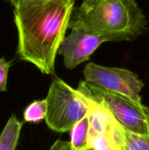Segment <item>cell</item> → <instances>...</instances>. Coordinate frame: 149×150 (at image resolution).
Listing matches in <instances>:
<instances>
[{
    "instance_id": "2",
    "label": "cell",
    "mask_w": 149,
    "mask_h": 150,
    "mask_svg": "<svg viewBox=\"0 0 149 150\" xmlns=\"http://www.w3.org/2000/svg\"><path fill=\"white\" fill-rule=\"evenodd\" d=\"M147 21L136 0H82L69 28H80L105 42L132 41L146 30Z\"/></svg>"
},
{
    "instance_id": "12",
    "label": "cell",
    "mask_w": 149,
    "mask_h": 150,
    "mask_svg": "<svg viewBox=\"0 0 149 150\" xmlns=\"http://www.w3.org/2000/svg\"><path fill=\"white\" fill-rule=\"evenodd\" d=\"M12 65V61H7L4 57H0V92L7 90L8 72Z\"/></svg>"
},
{
    "instance_id": "9",
    "label": "cell",
    "mask_w": 149,
    "mask_h": 150,
    "mask_svg": "<svg viewBox=\"0 0 149 150\" xmlns=\"http://www.w3.org/2000/svg\"><path fill=\"white\" fill-rule=\"evenodd\" d=\"M21 129L22 123L15 116L10 117L0 135V150H15Z\"/></svg>"
},
{
    "instance_id": "10",
    "label": "cell",
    "mask_w": 149,
    "mask_h": 150,
    "mask_svg": "<svg viewBox=\"0 0 149 150\" xmlns=\"http://www.w3.org/2000/svg\"><path fill=\"white\" fill-rule=\"evenodd\" d=\"M46 99L35 100L29 104L23 112L24 120L27 122L38 123L44 120L46 116Z\"/></svg>"
},
{
    "instance_id": "6",
    "label": "cell",
    "mask_w": 149,
    "mask_h": 150,
    "mask_svg": "<svg viewBox=\"0 0 149 150\" xmlns=\"http://www.w3.org/2000/svg\"><path fill=\"white\" fill-rule=\"evenodd\" d=\"M105 42L99 37L91 35L80 28H74L68 36H65L58 54L63 57L66 68L73 70L89 60L91 55Z\"/></svg>"
},
{
    "instance_id": "7",
    "label": "cell",
    "mask_w": 149,
    "mask_h": 150,
    "mask_svg": "<svg viewBox=\"0 0 149 150\" xmlns=\"http://www.w3.org/2000/svg\"><path fill=\"white\" fill-rule=\"evenodd\" d=\"M112 135L120 150H149V135L144 136L129 131L112 115Z\"/></svg>"
},
{
    "instance_id": "4",
    "label": "cell",
    "mask_w": 149,
    "mask_h": 150,
    "mask_svg": "<svg viewBox=\"0 0 149 150\" xmlns=\"http://www.w3.org/2000/svg\"><path fill=\"white\" fill-rule=\"evenodd\" d=\"M45 99V122L50 129L58 133L70 131L89 112L87 99L59 78L53 79Z\"/></svg>"
},
{
    "instance_id": "15",
    "label": "cell",
    "mask_w": 149,
    "mask_h": 150,
    "mask_svg": "<svg viewBox=\"0 0 149 150\" xmlns=\"http://www.w3.org/2000/svg\"><path fill=\"white\" fill-rule=\"evenodd\" d=\"M148 125H149V122H148Z\"/></svg>"
},
{
    "instance_id": "5",
    "label": "cell",
    "mask_w": 149,
    "mask_h": 150,
    "mask_svg": "<svg viewBox=\"0 0 149 150\" xmlns=\"http://www.w3.org/2000/svg\"><path fill=\"white\" fill-rule=\"evenodd\" d=\"M83 74L86 81L123 95L137 104H143L140 92L144 83L133 72L127 69L104 67L90 62L85 67Z\"/></svg>"
},
{
    "instance_id": "14",
    "label": "cell",
    "mask_w": 149,
    "mask_h": 150,
    "mask_svg": "<svg viewBox=\"0 0 149 150\" xmlns=\"http://www.w3.org/2000/svg\"><path fill=\"white\" fill-rule=\"evenodd\" d=\"M8 1H10V3H11L12 5H13V4H14L15 3L17 2V1H19V0H8Z\"/></svg>"
},
{
    "instance_id": "13",
    "label": "cell",
    "mask_w": 149,
    "mask_h": 150,
    "mask_svg": "<svg viewBox=\"0 0 149 150\" xmlns=\"http://www.w3.org/2000/svg\"><path fill=\"white\" fill-rule=\"evenodd\" d=\"M51 150H72L70 142H64L61 140H57L51 146Z\"/></svg>"
},
{
    "instance_id": "8",
    "label": "cell",
    "mask_w": 149,
    "mask_h": 150,
    "mask_svg": "<svg viewBox=\"0 0 149 150\" xmlns=\"http://www.w3.org/2000/svg\"><path fill=\"white\" fill-rule=\"evenodd\" d=\"M70 144L72 150H91L90 119L89 112L70 130Z\"/></svg>"
},
{
    "instance_id": "11",
    "label": "cell",
    "mask_w": 149,
    "mask_h": 150,
    "mask_svg": "<svg viewBox=\"0 0 149 150\" xmlns=\"http://www.w3.org/2000/svg\"><path fill=\"white\" fill-rule=\"evenodd\" d=\"M90 145L91 150H120L113 138L112 129L108 134L91 136Z\"/></svg>"
},
{
    "instance_id": "3",
    "label": "cell",
    "mask_w": 149,
    "mask_h": 150,
    "mask_svg": "<svg viewBox=\"0 0 149 150\" xmlns=\"http://www.w3.org/2000/svg\"><path fill=\"white\" fill-rule=\"evenodd\" d=\"M77 90L86 99L106 109L129 131L149 135V108L137 104L123 95L110 92L86 81H81Z\"/></svg>"
},
{
    "instance_id": "1",
    "label": "cell",
    "mask_w": 149,
    "mask_h": 150,
    "mask_svg": "<svg viewBox=\"0 0 149 150\" xmlns=\"http://www.w3.org/2000/svg\"><path fill=\"white\" fill-rule=\"evenodd\" d=\"M13 6L19 58L43 74H54L56 57L69 29L74 0H19Z\"/></svg>"
}]
</instances>
